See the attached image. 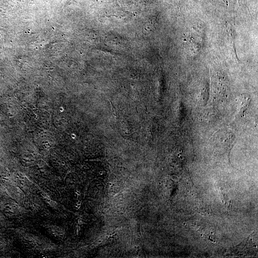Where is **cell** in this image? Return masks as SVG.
Wrapping results in <instances>:
<instances>
[{
    "mask_svg": "<svg viewBox=\"0 0 258 258\" xmlns=\"http://www.w3.org/2000/svg\"><path fill=\"white\" fill-rule=\"evenodd\" d=\"M253 247H254L256 248V247H257V245H254V246Z\"/></svg>",
    "mask_w": 258,
    "mask_h": 258,
    "instance_id": "cell-1",
    "label": "cell"
},
{
    "mask_svg": "<svg viewBox=\"0 0 258 258\" xmlns=\"http://www.w3.org/2000/svg\"><path fill=\"white\" fill-rule=\"evenodd\" d=\"M203 236V234H201V236L202 237Z\"/></svg>",
    "mask_w": 258,
    "mask_h": 258,
    "instance_id": "cell-2",
    "label": "cell"
},
{
    "mask_svg": "<svg viewBox=\"0 0 258 258\" xmlns=\"http://www.w3.org/2000/svg\"><path fill=\"white\" fill-rule=\"evenodd\" d=\"M222 202H223V203L224 202V200H223V201H222Z\"/></svg>",
    "mask_w": 258,
    "mask_h": 258,
    "instance_id": "cell-3",
    "label": "cell"
},
{
    "mask_svg": "<svg viewBox=\"0 0 258 258\" xmlns=\"http://www.w3.org/2000/svg\"><path fill=\"white\" fill-rule=\"evenodd\" d=\"M211 234H213V232H211Z\"/></svg>",
    "mask_w": 258,
    "mask_h": 258,
    "instance_id": "cell-4",
    "label": "cell"
}]
</instances>
